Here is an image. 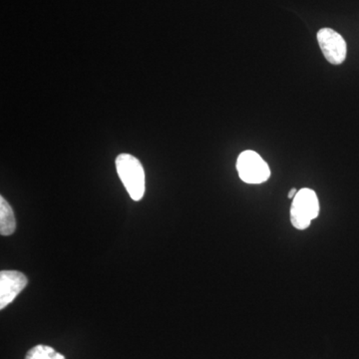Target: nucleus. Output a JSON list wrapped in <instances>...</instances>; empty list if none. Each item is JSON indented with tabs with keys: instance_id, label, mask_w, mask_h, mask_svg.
<instances>
[{
	"instance_id": "1",
	"label": "nucleus",
	"mask_w": 359,
	"mask_h": 359,
	"mask_svg": "<svg viewBox=\"0 0 359 359\" xmlns=\"http://www.w3.org/2000/svg\"><path fill=\"white\" fill-rule=\"evenodd\" d=\"M118 176L130 197L140 201L145 194V172L140 161L130 154L118 156L115 161Z\"/></svg>"
},
{
	"instance_id": "2",
	"label": "nucleus",
	"mask_w": 359,
	"mask_h": 359,
	"mask_svg": "<svg viewBox=\"0 0 359 359\" xmlns=\"http://www.w3.org/2000/svg\"><path fill=\"white\" fill-rule=\"evenodd\" d=\"M320 214L318 196L311 189H302L292 199L290 222L295 229L304 230Z\"/></svg>"
},
{
	"instance_id": "3",
	"label": "nucleus",
	"mask_w": 359,
	"mask_h": 359,
	"mask_svg": "<svg viewBox=\"0 0 359 359\" xmlns=\"http://www.w3.org/2000/svg\"><path fill=\"white\" fill-rule=\"evenodd\" d=\"M241 180L247 184H262L271 177V170L263 158L252 150L241 153L237 160Z\"/></svg>"
},
{
	"instance_id": "4",
	"label": "nucleus",
	"mask_w": 359,
	"mask_h": 359,
	"mask_svg": "<svg viewBox=\"0 0 359 359\" xmlns=\"http://www.w3.org/2000/svg\"><path fill=\"white\" fill-rule=\"evenodd\" d=\"M318 41L328 62L339 65L346 58V42L344 37L332 28H321L318 32Z\"/></svg>"
},
{
	"instance_id": "5",
	"label": "nucleus",
	"mask_w": 359,
	"mask_h": 359,
	"mask_svg": "<svg viewBox=\"0 0 359 359\" xmlns=\"http://www.w3.org/2000/svg\"><path fill=\"white\" fill-rule=\"evenodd\" d=\"M28 280L18 271H1L0 273V309H4L14 301L25 290Z\"/></svg>"
},
{
	"instance_id": "6",
	"label": "nucleus",
	"mask_w": 359,
	"mask_h": 359,
	"mask_svg": "<svg viewBox=\"0 0 359 359\" xmlns=\"http://www.w3.org/2000/svg\"><path fill=\"white\" fill-rule=\"evenodd\" d=\"M15 228L13 208L4 197H0V233L2 236L13 235Z\"/></svg>"
},
{
	"instance_id": "7",
	"label": "nucleus",
	"mask_w": 359,
	"mask_h": 359,
	"mask_svg": "<svg viewBox=\"0 0 359 359\" xmlns=\"http://www.w3.org/2000/svg\"><path fill=\"white\" fill-rule=\"evenodd\" d=\"M25 359H66L63 354L57 353L55 349L48 346L39 344L32 347L27 354Z\"/></svg>"
},
{
	"instance_id": "8",
	"label": "nucleus",
	"mask_w": 359,
	"mask_h": 359,
	"mask_svg": "<svg viewBox=\"0 0 359 359\" xmlns=\"http://www.w3.org/2000/svg\"><path fill=\"white\" fill-rule=\"evenodd\" d=\"M297 192H299V191H297V189H292V190H290L289 193L290 199H294Z\"/></svg>"
}]
</instances>
